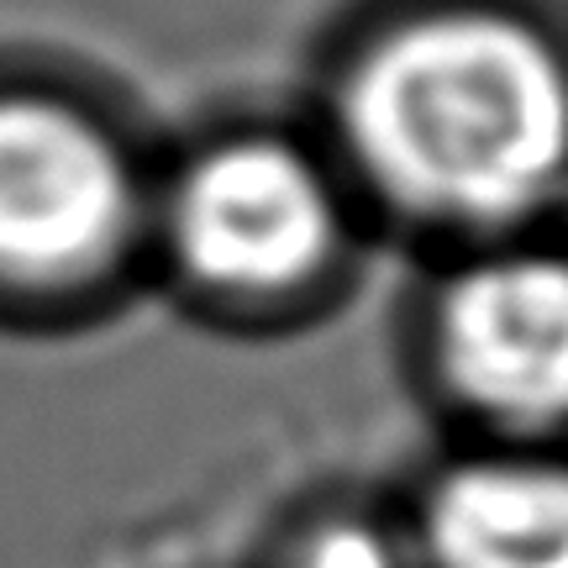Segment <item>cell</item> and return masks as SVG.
I'll use <instances>...</instances> for the list:
<instances>
[{"label":"cell","mask_w":568,"mask_h":568,"mask_svg":"<svg viewBox=\"0 0 568 568\" xmlns=\"http://www.w3.org/2000/svg\"><path fill=\"white\" fill-rule=\"evenodd\" d=\"M343 138L422 222H516L568 174V63L500 11L400 21L347 69Z\"/></svg>","instance_id":"1"},{"label":"cell","mask_w":568,"mask_h":568,"mask_svg":"<svg viewBox=\"0 0 568 568\" xmlns=\"http://www.w3.org/2000/svg\"><path fill=\"white\" fill-rule=\"evenodd\" d=\"M138 180L116 138L53 95H0V280L59 284L132 232Z\"/></svg>","instance_id":"2"},{"label":"cell","mask_w":568,"mask_h":568,"mask_svg":"<svg viewBox=\"0 0 568 568\" xmlns=\"http://www.w3.org/2000/svg\"><path fill=\"white\" fill-rule=\"evenodd\" d=\"M174 247L216 290L274 295L337 247V201L316 163L274 138H243L190 163L174 190Z\"/></svg>","instance_id":"3"},{"label":"cell","mask_w":568,"mask_h":568,"mask_svg":"<svg viewBox=\"0 0 568 568\" xmlns=\"http://www.w3.org/2000/svg\"><path fill=\"white\" fill-rule=\"evenodd\" d=\"M453 395L516 432L568 422V258L500 253L464 268L437 305Z\"/></svg>","instance_id":"4"},{"label":"cell","mask_w":568,"mask_h":568,"mask_svg":"<svg viewBox=\"0 0 568 568\" xmlns=\"http://www.w3.org/2000/svg\"><path fill=\"white\" fill-rule=\"evenodd\" d=\"M437 568H568V468L479 458L426 500Z\"/></svg>","instance_id":"5"},{"label":"cell","mask_w":568,"mask_h":568,"mask_svg":"<svg viewBox=\"0 0 568 568\" xmlns=\"http://www.w3.org/2000/svg\"><path fill=\"white\" fill-rule=\"evenodd\" d=\"M301 568H400L395 548L364 527H332L305 548Z\"/></svg>","instance_id":"6"}]
</instances>
